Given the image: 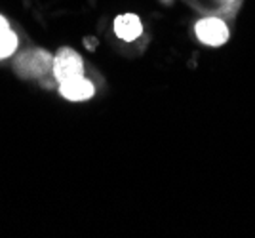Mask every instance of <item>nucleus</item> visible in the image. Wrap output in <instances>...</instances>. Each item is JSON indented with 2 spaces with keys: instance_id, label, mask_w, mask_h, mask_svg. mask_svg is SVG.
Instances as JSON below:
<instances>
[{
  "instance_id": "1",
  "label": "nucleus",
  "mask_w": 255,
  "mask_h": 238,
  "mask_svg": "<svg viewBox=\"0 0 255 238\" xmlns=\"http://www.w3.org/2000/svg\"><path fill=\"white\" fill-rule=\"evenodd\" d=\"M53 57L44 48H31L21 54L15 55L13 59V73L25 80H40L52 73Z\"/></svg>"
},
{
  "instance_id": "2",
  "label": "nucleus",
  "mask_w": 255,
  "mask_h": 238,
  "mask_svg": "<svg viewBox=\"0 0 255 238\" xmlns=\"http://www.w3.org/2000/svg\"><path fill=\"white\" fill-rule=\"evenodd\" d=\"M53 78L57 82H65L71 78L84 76V61L80 54L73 48H61L53 57Z\"/></svg>"
},
{
  "instance_id": "3",
  "label": "nucleus",
  "mask_w": 255,
  "mask_h": 238,
  "mask_svg": "<svg viewBox=\"0 0 255 238\" xmlns=\"http://www.w3.org/2000/svg\"><path fill=\"white\" fill-rule=\"evenodd\" d=\"M198 40L208 46H221L229 40V29L221 19L217 17H206L200 19L194 27Z\"/></svg>"
},
{
  "instance_id": "4",
  "label": "nucleus",
  "mask_w": 255,
  "mask_h": 238,
  "mask_svg": "<svg viewBox=\"0 0 255 238\" xmlns=\"http://www.w3.org/2000/svg\"><path fill=\"white\" fill-rule=\"evenodd\" d=\"M59 94L69 101H88L90 98H94L96 88L86 76H78L59 82Z\"/></svg>"
},
{
  "instance_id": "5",
  "label": "nucleus",
  "mask_w": 255,
  "mask_h": 238,
  "mask_svg": "<svg viewBox=\"0 0 255 238\" xmlns=\"http://www.w3.org/2000/svg\"><path fill=\"white\" fill-rule=\"evenodd\" d=\"M115 33L118 38L122 40H135L137 36H141L143 33V23L139 19L135 13H124V15H118L115 19Z\"/></svg>"
},
{
  "instance_id": "6",
  "label": "nucleus",
  "mask_w": 255,
  "mask_h": 238,
  "mask_svg": "<svg viewBox=\"0 0 255 238\" xmlns=\"http://www.w3.org/2000/svg\"><path fill=\"white\" fill-rule=\"evenodd\" d=\"M17 46H19V38H17V34L13 33L11 29L0 33V59L11 57L17 52Z\"/></svg>"
},
{
  "instance_id": "7",
  "label": "nucleus",
  "mask_w": 255,
  "mask_h": 238,
  "mask_svg": "<svg viewBox=\"0 0 255 238\" xmlns=\"http://www.w3.org/2000/svg\"><path fill=\"white\" fill-rule=\"evenodd\" d=\"M10 29V21L4 17V15H0V33H4V31H8Z\"/></svg>"
}]
</instances>
